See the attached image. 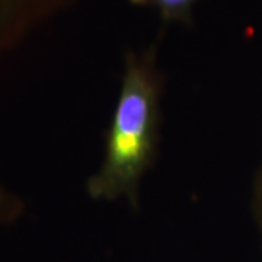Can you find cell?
Returning a JSON list of instances; mask_svg holds the SVG:
<instances>
[{"instance_id": "7a4b0ae2", "label": "cell", "mask_w": 262, "mask_h": 262, "mask_svg": "<svg viewBox=\"0 0 262 262\" xmlns=\"http://www.w3.org/2000/svg\"><path fill=\"white\" fill-rule=\"evenodd\" d=\"M200 2L203 0H128L130 5L156 12L165 27H191L194 24V13Z\"/></svg>"}, {"instance_id": "3957f363", "label": "cell", "mask_w": 262, "mask_h": 262, "mask_svg": "<svg viewBox=\"0 0 262 262\" xmlns=\"http://www.w3.org/2000/svg\"><path fill=\"white\" fill-rule=\"evenodd\" d=\"M25 213V201L0 184V227L15 223Z\"/></svg>"}, {"instance_id": "6da1fadb", "label": "cell", "mask_w": 262, "mask_h": 262, "mask_svg": "<svg viewBox=\"0 0 262 262\" xmlns=\"http://www.w3.org/2000/svg\"><path fill=\"white\" fill-rule=\"evenodd\" d=\"M159 41L125 51L102 162L86 182V192L95 201H125L134 210L140 207L143 179L159 153L165 86L158 61Z\"/></svg>"}, {"instance_id": "277c9868", "label": "cell", "mask_w": 262, "mask_h": 262, "mask_svg": "<svg viewBox=\"0 0 262 262\" xmlns=\"http://www.w3.org/2000/svg\"><path fill=\"white\" fill-rule=\"evenodd\" d=\"M252 213L255 217V222L262 232V160L258 172L255 175L252 189Z\"/></svg>"}]
</instances>
